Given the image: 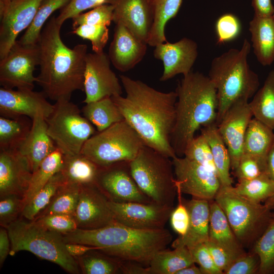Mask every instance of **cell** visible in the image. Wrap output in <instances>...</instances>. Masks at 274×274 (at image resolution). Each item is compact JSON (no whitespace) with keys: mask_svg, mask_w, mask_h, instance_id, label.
<instances>
[{"mask_svg":"<svg viewBox=\"0 0 274 274\" xmlns=\"http://www.w3.org/2000/svg\"><path fill=\"white\" fill-rule=\"evenodd\" d=\"M120 78L126 95L111 98L124 120L145 145L172 159L177 157L170 144L176 117V92H161L124 75Z\"/></svg>","mask_w":274,"mask_h":274,"instance_id":"obj_1","label":"cell"},{"mask_svg":"<svg viewBox=\"0 0 274 274\" xmlns=\"http://www.w3.org/2000/svg\"><path fill=\"white\" fill-rule=\"evenodd\" d=\"M56 17L52 16L45 24L37 43L40 72L36 83L47 98L70 100L74 91H84L87 46H66L60 37L62 25Z\"/></svg>","mask_w":274,"mask_h":274,"instance_id":"obj_2","label":"cell"},{"mask_svg":"<svg viewBox=\"0 0 274 274\" xmlns=\"http://www.w3.org/2000/svg\"><path fill=\"white\" fill-rule=\"evenodd\" d=\"M65 243L97 247L98 250L121 260L148 267L154 255L166 249L173 236L166 229H140L117 222L93 230H76L62 234Z\"/></svg>","mask_w":274,"mask_h":274,"instance_id":"obj_3","label":"cell"},{"mask_svg":"<svg viewBox=\"0 0 274 274\" xmlns=\"http://www.w3.org/2000/svg\"><path fill=\"white\" fill-rule=\"evenodd\" d=\"M175 91V124L170 144L177 156H184L188 143L202 127L216 123L218 100L216 89L208 76L191 71L183 76Z\"/></svg>","mask_w":274,"mask_h":274,"instance_id":"obj_4","label":"cell"},{"mask_svg":"<svg viewBox=\"0 0 274 274\" xmlns=\"http://www.w3.org/2000/svg\"><path fill=\"white\" fill-rule=\"evenodd\" d=\"M250 50L245 39L240 49H230L211 62L208 77L217 90V125L234 103L253 97L259 88V77L248 62Z\"/></svg>","mask_w":274,"mask_h":274,"instance_id":"obj_5","label":"cell"},{"mask_svg":"<svg viewBox=\"0 0 274 274\" xmlns=\"http://www.w3.org/2000/svg\"><path fill=\"white\" fill-rule=\"evenodd\" d=\"M7 229L11 242V256L21 251H27L58 265L67 272L81 273L76 260L66 249L61 234L21 216Z\"/></svg>","mask_w":274,"mask_h":274,"instance_id":"obj_6","label":"cell"},{"mask_svg":"<svg viewBox=\"0 0 274 274\" xmlns=\"http://www.w3.org/2000/svg\"><path fill=\"white\" fill-rule=\"evenodd\" d=\"M170 158L145 145L130 166L138 187L152 203L174 207L177 188Z\"/></svg>","mask_w":274,"mask_h":274,"instance_id":"obj_7","label":"cell"},{"mask_svg":"<svg viewBox=\"0 0 274 274\" xmlns=\"http://www.w3.org/2000/svg\"><path fill=\"white\" fill-rule=\"evenodd\" d=\"M230 186H220L214 200L224 212L244 248L254 245L266 228L272 213L264 204L252 201Z\"/></svg>","mask_w":274,"mask_h":274,"instance_id":"obj_8","label":"cell"},{"mask_svg":"<svg viewBox=\"0 0 274 274\" xmlns=\"http://www.w3.org/2000/svg\"><path fill=\"white\" fill-rule=\"evenodd\" d=\"M144 145L139 134L124 120L91 136L81 153L104 167L131 161Z\"/></svg>","mask_w":274,"mask_h":274,"instance_id":"obj_9","label":"cell"},{"mask_svg":"<svg viewBox=\"0 0 274 274\" xmlns=\"http://www.w3.org/2000/svg\"><path fill=\"white\" fill-rule=\"evenodd\" d=\"M70 100L55 101L50 115L45 119L49 136L63 154L81 152L87 141L97 131Z\"/></svg>","mask_w":274,"mask_h":274,"instance_id":"obj_10","label":"cell"},{"mask_svg":"<svg viewBox=\"0 0 274 274\" xmlns=\"http://www.w3.org/2000/svg\"><path fill=\"white\" fill-rule=\"evenodd\" d=\"M0 60V84L3 87L33 90L37 81L33 72L39 63L37 44L24 45L17 40Z\"/></svg>","mask_w":274,"mask_h":274,"instance_id":"obj_11","label":"cell"},{"mask_svg":"<svg viewBox=\"0 0 274 274\" xmlns=\"http://www.w3.org/2000/svg\"><path fill=\"white\" fill-rule=\"evenodd\" d=\"M109 200L118 203H152L138 187L131 174L130 161L100 167L96 183Z\"/></svg>","mask_w":274,"mask_h":274,"instance_id":"obj_12","label":"cell"},{"mask_svg":"<svg viewBox=\"0 0 274 274\" xmlns=\"http://www.w3.org/2000/svg\"><path fill=\"white\" fill-rule=\"evenodd\" d=\"M172 161L176 186L182 193L209 201L214 200L221 186L215 173L184 156H177Z\"/></svg>","mask_w":274,"mask_h":274,"instance_id":"obj_13","label":"cell"},{"mask_svg":"<svg viewBox=\"0 0 274 274\" xmlns=\"http://www.w3.org/2000/svg\"><path fill=\"white\" fill-rule=\"evenodd\" d=\"M110 63L108 55L104 52L87 54L84 82L85 98L83 102L122 94V86L111 70Z\"/></svg>","mask_w":274,"mask_h":274,"instance_id":"obj_14","label":"cell"},{"mask_svg":"<svg viewBox=\"0 0 274 274\" xmlns=\"http://www.w3.org/2000/svg\"><path fill=\"white\" fill-rule=\"evenodd\" d=\"M116 222L126 226L140 229L165 228L174 207L154 203H118L109 201Z\"/></svg>","mask_w":274,"mask_h":274,"instance_id":"obj_15","label":"cell"},{"mask_svg":"<svg viewBox=\"0 0 274 274\" xmlns=\"http://www.w3.org/2000/svg\"><path fill=\"white\" fill-rule=\"evenodd\" d=\"M109 201L96 184L81 186L73 216L78 228L97 229L115 222Z\"/></svg>","mask_w":274,"mask_h":274,"instance_id":"obj_16","label":"cell"},{"mask_svg":"<svg viewBox=\"0 0 274 274\" xmlns=\"http://www.w3.org/2000/svg\"><path fill=\"white\" fill-rule=\"evenodd\" d=\"M252 117L248 100L241 99L229 108L217 125L228 150L233 171L237 167L243 155L246 130Z\"/></svg>","mask_w":274,"mask_h":274,"instance_id":"obj_17","label":"cell"},{"mask_svg":"<svg viewBox=\"0 0 274 274\" xmlns=\"http://www.w3.org/2000/svg\"><path fill=\"white\" fill-rule=\"evenodd\" d=\"M42 0H13L0 13V60L32 22Z\"/></svg>","mask_w":274,"mask_h":274,"instance_id":"obj_18","label":"cell"},{"mask_svg":"<svg viewBox=\"0 0 274 274\" xmlns=\"http://www.w3.org/2000/svg\"><path fill=\"white\" fill-rule=\"evenodd\" d=\"M43 92L29 89L0 88L1 116L15 118L22 116L31 120L38 114L47 118L52 113L54 105L46 99Z\"/></svg>","mask_w":274,"mask_h":274,"instance_id":"obj_19","label":"cell"},{"mask_svg":"<svg viewBox=\"0 0 274 274\" xmlns=\"http://www.w3.org/2000/svg\"><path fill=\"white\" fill-rule=\"evenodd\" d=\"M114 7L113 21L126 27L138 40L147 44L153 22L151 0H107Z\"/></svg>","mask_w":274,"mask_h":274,"instance_id":"obj_20","label":"cell"},{"mask_svg":"<svg viewBox=\"0 0 274 274\" xmlns=\"http://www.w3.org/2000/svg\"><path fill=\"white\" fill-rule=\"evenodd\" d=\"M155 47L153 55L162 61L163 64L161 81H167L178 74L184 76L189 73L198 56L197 43L187 38L174 43H161Z\"/></svg>","mask_w":274,"mask_h":274,"instance_id":"obj_21","label":"cell"},{"mask_svg":"<svg viewBox=\"0 0 274 274\" xmlns=\"http://www.w3.org/2000/svg\"><path fill=\"white\" fill-rule=\"evenodd\" d=\"M32 173L26 159L17 150H0V197L15 194L22 198Z\"/></svg>","mask_w":274,"mask_h":274,"instance_id":"obj_22","label":"cell"},{"mask_svg":"<svg viewBox=\"0 0 274 274\" xmlns=\"http://www.w3.org/2000/svg\"><path fill=\"white\" fill-rule=\"evenodd\" d=\"M147 45L135 38L124 25L117 24L108 56L117 70L126 72L142 61L146 53Z\"/></svg>","mask_w":274,"mask_h":274,"instance_id":"obj_23","label":"cell"},{"mask_svg":"<svg viewBox=\"0 0 274 274\" xmlns=\"http://www.w3.org/2000/svg\"><path fill=\"white\" fill-rule=\"evenodd\" d=\"M57 148L48 133L45 117L38 114L32 119V126L27 136L17 150L26 159L33 173Z\"/></svg>","mask_w":274,"mask_h":274,"instance_id":"obj_24","label":"cell"},{"mask_svg":"<svg viewBox=\"0 0 274 274\" xmlns=\"http://www.w3.org/2000/svg\"><path fill=\"white\" fill-rule=\"evenodd\" d=\"M190 215L188 230L183 236L174 240L172 247H186L190 249L209 239L210 201L193 197L185 201Z\"/></svg>","mask_w":274,"mask_h":274,"instance_id":"obj_25","label":"cell"},{"mask_svg":"<svg viewBox=\"0 0 274 274\" xmlns=\"http://www.w3.org/2000/svg\"><path fill=\"white\" fill-rule=\"evenodd\" d=\"M225 249L235 259L245 254L227 217L215 200L210 201L209 239Z\"/></svg>","mask_w":274,"mask_h":274,"instance_id":"obj_26","label":"cell"},{"mask_svg":"<svg viewBox=\"0 0 274 274\" xmlns=\"http://www.w3.org/2000/svg\"><path fill=\"white\" fill-rule=\"evenodd\" d=\"M253 52L263 66L274 61V16L254 15L249 23Z\"/></svg>","mask_w":274,"mask_h":274,"instance_id":"obj_27","label":"cell"},{"mask_svg":"<svg viewBox=\"0 0 274 274\" xmlns=\"http://www.w3.org/2000/svg\"><path fill=\"white\" fill-rule=\"evenodd\" d=\"M273 141V130L254 117L246 130L243 154L255 157L266 166L267 157Z\"/></svg>","mask_w":274,"mask_h":274,"instance_id":"obj_28","label":"cell"},{"mask_svg":"<svg viewBox=\"0 0 274 274\" xmlns=\"http://www.w3.org/2000/svg\"><path fill=\"white\" fill-rule=\"evenodd\" d=\"M100 166L80 153L63 154L60 172L66 182L85 186L96 184Z\"/></svg>","mask_w":274,"mask_h":274,"instance_id":"obj_29","label":"cell"},{"mask_svg":"<svg viewBox=\"0 0 274 274\" xmlns=\"http://www.w3.org/2000/svg\"><path fill=\"white\" fill-rule=\"evenodd\" d=\"M200 130L210 147L221 185L232 186L233 181L229 172L231 168L229 153L216 123L202 127Z\"/></svg>","mask_w":274,"mask_h":274,"instance_id":"obj_30","label":"cell"},{"mask_svg":"<svg viewBox=\"0 0 274 274\" xmlns=\"http://www.w3.org/2000/svg\"><path fill=\"white\" fill-rule=\"evenodd\" d=\"M174 249H165L154 255L148 267L149 274H176L180 269L195 263L188 248Z\"/></svg>","mask_w":274,"mask_h":274,"instance_id":"obj_31","label":"cell"},{"mask_svg":"<svg viewBox=\"0 0 274 274\" xmlns=\"http://www.w3.org/2000/svg\"><path fill=\"white\" fill-rule=\"evenodd\" d=\"M81 111L97 132L102 131L124 120L111 97L86 104Z\"/></svg>","mask_w":274,"mask_h":274,"instance_id":"obj_32","label":"cell"},{"mask_svg":"<svg viewBox=\"0 0 274 274\" xmlns=\"http://www.w3.org/2000/svg\"><path fill=\"white\" fill-rule=\"evenodd\" d=\"M153 22L147 44L151 47L166 42L165 27L168 21L177 14L183 0H151Z\"/></svg>","mask_w":274,"mask_h":274,"instance_id":"obj_33","label":"cell"},{"mask_svg":"<svg viewBox=\"0 0 274 274\" xmlns=\"http://www.w3.org/2000/svg\"><path fill=\"white\" fill-rule=\"evenodd\" d=\"M249 106L254 118L274 130V70L268 73Z\"/></svg>","mask_w":274,"mask_h":274,"instance_id":"obj_34","label":"cell"},{"mask_svg":"<svg viewBox=\"0 0 274 274\" xmlns=\"http://www.w3.org/2000/svg\"><path fill=\"white\" fill-rule=\"evenodd\" d=\"M32 120L22 116L15 118L0 117V150H17L27 136Z\"/></svg>","mask_w":274,"mask_h":274,"instance_id":"obj_35","label":"cell"},{"mask_svg":"<svg viewBox=\"0 0 274 274\" xmlns=\"http://www.w3.org/2000/svg\"><path fill=\"white\" fill-rule=\"evenodd\" d=\"M74 258L84 274L120 273L121 260L97 249Z\"/></svg>","mask_w":274,"mask_h":274,"instance_id":"obj_36","label":"cell"},{"mask_svg":"<svg viewBox=\"0 0 274 274\" xmlns=\"http://www.w3.org/2000/svg\"><path fill=\"white\" fill-rule=\"evenodd\" d=\"M63 158V153L57 148L41 162L32 173L28 190L23 198L25 205L55 174L61 170Z\"/></svg>","mask_w":274,"mask_h":274,"instance_id":"obj_37","label":"cell"},{"mask_svg":"<svg viewBox=\"0 0 274 274\" xmlns=\"http://www.w3.org/2000/svg\"><path fill=\"white\" fill-rule=\"evenodd\" d=\"M80 188L81 186L78 184L66 182L58 189L48 205L35 219L53 214L74 216L79 200Z\"/></svg>","mask_w":274,"mask_h":274,"instance_id":"obj_38","label":"cell"},{"mask_svg":"<svg viewBox=\"0 0 274 274\" xmlns=\"http://www.w3.org/2000/svg\"><path fill=\"white\" fill-rule=\"evenodd\" d=\"M66 180L60 171L55 174L46 184L25 205L21 217L33 220L50 203Z\"/></svg>","mask_w":274,"mask_h":274,"instance_id":"obj_39","label":"cell"},{"mask_svg":"<svg viewBox=\"0 0 274 274\" xmlns=\"http://www.w3.org/2000/svg\"><path fill=\"white\" fill-rule=\"evenodd\" d=\"M71 0H42L35 18L19 40L24 45L37 44L41 31L47 19L57 10L61 9Z\"/></svg>","mask_w":274,"mask_h":274,"instance_id":"obj_40","label":"cell"},{"mask_svg":"<svg viewBox=\"0 0 274 274\" xmlns=\"http://www.w3.org/2000/svg\"><path fill=\"white\" fill-rule=\"evenodd\" d=\"M232 187L238 194L256 203L264 202L274 195V181L266 174L252 179L238 180Z\"/></svg>","mask_w":274,"mask_h":274,"instance_id":"obj_41","label":"cell"},{"mask_svg":"<svg viewBox=\"0 0 274 274\" xmlns=\"http://www.w3.org/2000/svg\"><path fill=\"white\" fill-rule=\"evenodd\" d=\"M253 252L259 259L258 272L269 273L274 269V214L268 225L253 245Z\"/></svg>","mask_w":274,"mask_h":274,"instance_id":"obj_42","label":"cell"},{"mask_svg":"<svg viewBox=\"0 0 274 274\" xmlns=\"http://www.w3.org/2000/svg\"><path fill=\"white\" fill-rule=\"evenodd\" d=\"M184 156L203 165L217 175L210 147L202 134L194 137L188 143Z\"/></svg>","mask_w":274,"mask_h":274,"instance_id":"obj_43","label":"cell"},{"mask_svg":"<svg viewBox=\"0 0 274 274\" xmlns=\"http://www.w3.org/2000/svg\"><path fill=\"white\" fill-rule=\"evenodd\" d=\"M113 11L112 5L105 4L81 13L72 18L73 29L83 24L109 26L113 21Z\"/></svg>","mask_w":274,"mask_h":274,"instance_id":"obj_44","label":"cell"},{"mask_svg":"<svg viewBox=\"0 0 274 274\" xmlns=\"http://www.w3.org/2000/svg\"><path fill=\"white\" fill-rule=\"evenodd\" d=\"M109 31L108 26L105 25L83 24L73 29L72 33L89 40L92 51L94 53H101L104 52L109 40Z\"/></svg>","mask_w":274,"mask_h":274,"instance_id":"obj_45","label":"cell"},{"mask_svg":"<svg viewBox=\"0 0 274 274\" xmlns=\"http://www.w3.org/2000/svg\"><path fill=\"white\" fill-rule=\"evenodd\" d=\"M25 203L23 198L15 194L0 197V225L7 228L21 216Z\"/></svg>","mask_w":274,"mask_h":274,"instance_id":"obj_46","label":"cell"},{"mask_svg":"<svg viewBox=\"0 0 274 274\" xmlns=\"http://www.w3.org/2000/svg\"><path fill=\"white\" fill-rule=\"evenodd\" d=\"M241 29V22L236 16L232 14L222 15L215 24L217 43L222 44L236 39Z\"/></svg>","mask_w":274,"mask_h":274,"instance_id":"obj_47","label":"cell"},{"mask_svg":"<svg viewBox=\"0 0 274 274\" xmlns=\"http://www.w3.org/2000/svg\"><path fill=\"white\" fill-rule=\"evenodd\" d=\"M45 228L51 231L66 234L72 232L78 226L73 215L63 214H53L45 215L34 220Z\"/></svg>","mask_w":274,"mask_h":274,"instance_id":"obj_48","label":"cell"},{"mask_svg":"<svg viewBox=\"0 0 274 274\" xmlns=\"http://www.w3.org/2000/svg\"><path fill=\"white\" fill-rule=\"evenodd\" d=\"M266 166L255 157L243 154L234 172L238 180H250L265 174Z\"/></svg>","mask_w":274,"mask_h":274,"instance_id":"obj_49","label":"cell"},{"mask_svg":"<svg viewBox=\"0 0 274 274\" xmlns=\"http://www.w3.org/2000/svg\"><path fill=\"white\" fill-rule=\"evenodd\" d=\"M178 203L176 208H174L170 216V222L173 229L179 234L184 235L188 229L190 215L188 210L182 197L181 190L177 188Z\"/></svg>","mask_w":274,"mask_h":274,"instance_id":"obj_50","label":"cell"},{"mask_svg":"<svg viewBox=\"0 0 274 274\" xmlns=\"http://www.w3.org/2000/svg\"><path fill=\"white\" fill-rule=\"evenodd\" d=\"M107 0H71L60 9L59 14L56 17V20L62 25L66 20L72 19L85 10L105 4Z\"/></svg>","mask_w":274,"mask_h":274,"instance_id":"obj_51","label":"cell"},{"mask_svg":"<svg viewBox=\"0 0 274 274\" xmlns=\"http://www.w3.org/2000/svg\"><path fill=\"white\" fill-rule=\"evenodd\" d=\"M195 263H197L202 274H222L215 264L204 243L197 244L189 249Z\"/></svg>","mask_w":274,"mask_h":274,"instance_id":"obj_52","label":"cell"},{"mask_svg":"<svg viewBox=\"0 0 274 274\" xmlns=\"http://www.w3.org/2000/svg\"><path fill=\"white\" fill-rule=\"evenodd\" d=\"M259 259L253 252L247 253L236 258L232 264L223 271L224 274H253L258 271Z\"/></svg>","mask_w":274,"mask_h":274,"instance_id":"obj_53","label":"cell"},{"mask_svg":"<svg viewBox=\"0 0 274 274\" xmlns=\"http://www.w3.org/2000/svg\"><path fill=\"white\" fill-rule=\"evenodd\" d=\"M204 243L209 250L215 264L223 272L235 260L227 251L209 240Z\"/></svg>","mask_w":274,"mask_h":274,"instance_id":"obj_54","label":"cell"},{"mask_svg":"<svg viewBox=\"0 0 274 274\" xmlns=\"http://www.w3.org/2000/svg\"><path fill=\"white\" fill-rule=\"evenodd\" d=\"M11 251V242L7 229L1 226L0 228V266L5 261Z\"/></svg>","mask_w":274,"mask_h":274,"instance_id":"obj_55","label":"cell"},{"mask_svg":"<svg viewBox=\"0 0 274 274\" xmlns=\"http://www.w3.org/2000/svg\"><path fill=\"white\" fill-rule=\"evenodd\" d=\"M254 15L270 16L274 15V7L271 0H252Z\"/></svg>","mask_w":274,"mask_h":274,"instance_id":"obj_56","label":"cell"},{"mask_svg":"<svg viewBox=\"0 0 274 274\" xmlns=\"http://www.w3.org/2000/svg\"><path fill=\"white\" fill-rule=\"evenodd\" d=\"M120 273L123 274H149L148 267L138 262L121 260Z\"/></svg>","mask_w":274,"mask_h":274,"instance_id":"obj_57","label":"cell"},{"mask_svg":"<svg viewBox=\"0 0 274 274\" xmlns=\"http://www.w3.org/2000/svg\"><path fill=\"white\" fill-rule=\"evenodd\" d=\"M65 246L68 253L74 258L81 256L91 250L98 249L97 247L78 243H65Z\"/></svg>","mask_w":274,"mask_h":274,"instance_id":"obj_58","label":"cell"},{"mask_svg":"<svg viewBox=\"0 0 274 274\" xmlns=\"http://www.w3.org/2000/svg\"><path fill=\"white\" fill-rule=\"evenodd\" d=\"M265 174L274 181V141L267 157Z\"/></svg>","mask_w":274,"mask_h":274,"instance_id":"obj_59","label":"cell"},{"mask_svg":"<svg viewBox=\"0 0 274 274\" xmlns=\"http://www.w3.org/2000/svg\"><path fill=\"white\" fill-rule=\"evenodd\" d=\"M176 274H202L199 268L192 264L179 270Z\"/></svg>","mask_w":274,"mask_h":274,"instance_id":"obj_60","label":"cell"},{"mask_svg":"<svg viewBox=\"0 0 274 274\" xmlns=\"http://www.w3.org/2000/svg\"><path fill=\"white\" fill-rule=\"evenodd\" d=\"M264 204L270 211H274V195L266 200Z\"/></svg>","mask_w":274,"mask_h":274,"instance_id":"obj_61","label":"cell"},{"mask_svg":"<svg viewBox=\"0 0 274 274\" xmlns=\"http://www.w3.org/2000/svg\"><path fill=\"white\" fill-rule=\"evenodd\" d=\"M13 0H0V13L7 7L9 4Z\"/></svg>","mask_w":274,"mask_h":274,"instance_id":"obj_62","label":"cell"},{"mask_svg":"<svg viewBox=\"0 0 274 274\" xmlns=\"http://www.w3.org/2000/svg\"><path fill=\"white\" fill-rule=\"evenodd\" d=\"M273 16H274V15H273Z\"/></svg>","mask_w":274,"mask_h":274,"instance_id":"obj_63","label":"cell"}]
</instances>
